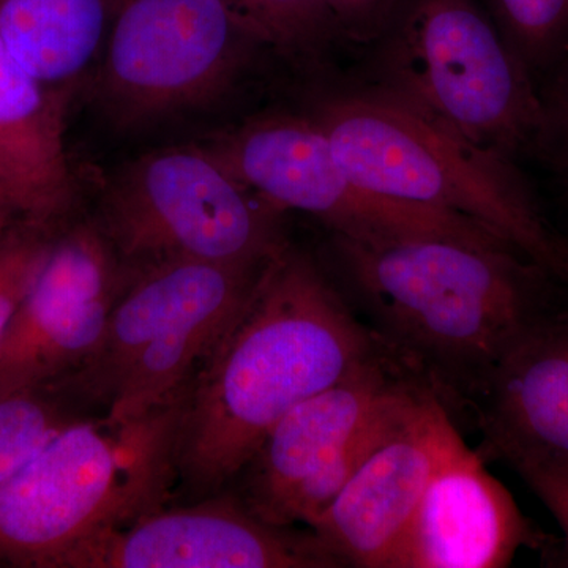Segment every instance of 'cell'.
Here are the masks:
<instances>
[{"mask_svg": "<svg viewBox=\"0 0 568 568\" xmlns=\"http://www.w3.org/2000/svg\"><path fill=\"white\" fill-rule=\"evenodd\" d=\"M384 351L316 264L284 245L183 395L174 485L192 500L224 491L290 410Z\"/></svg>", "mask_w": 568, "mask_h": 568, "instance_id": "cell-1", "label": "cell"}, {"mask_svg": "<svg viewBox=\"0 0 568 568\" xmlns=\"http://www.w3.org/2000/svg\"><path fill=\"white\" fill-rule=\"evenodd\" d=\"M336 244L373 334L448 414L474 413L504 355L549 312L544 284L552 276L504 242L407 235Z\"/></svg>", "mask_w": 568, "mask_h": 568, "instance_id": "cell-2", "label": "cell"}, {"mask_svg": "<svg viewBox=\"0 0 568 568\" xmlns=\"http://www.w3.org/2000/svg\"><path fill=\"white\" fill-rule=\"evenodd\" d=\"M316 121L358 185L480 224L560 283L567 239L548 226L507 160L394 97L335 100Z\"/></svg>", "mask_w": 568, "mask_h": 568, "instance_id": "cell-3", "label": "cell"}, {"mask_svg": "<svg viewBox=\"0 0 568 568\" xmlns=\"http://www.w3.org/2000/svg\"><path fill=\"white\" fill-rule=\"evenodd\" d=\"M181 402L140 422L71 425L0 484V562L59 568L71 549L164 506Z\"/></svg>", "mask_w": 568, "mask_h": 568, "instance_id": "cell-4", "label": "cell"}, {"mask_svg": "<svg viewBox=\"0 0 568 568\" xmlns=\"http://www.w3.org/2000/svg\"><path fill=\"white\" fill-rule=\"evenodd\" d=\"M264 267L173 260L130 271L102 342L63 381L93 413L118 424L170 409Z\"/></svg>", "mask_w": 568, "mask_h": 568, "instance_id": "cell-5", "label": "cell"}, {"mask_svg": "<svg viewBox=\"0 0 568 568\" xmlns=\"http://www.w3.org/2000/svg\"><path fill=\"white\" fill-rule=\"evenodd\" d=\"M390 97L510 160L544 141L526 63L470 0H418L390 52Z\"/></svg>", "mask_w": 568, "mask_h": 568, "instance_id": "cell-6", "label": "cell"}, {"mask_svg": "<svg viewBox=\"0 0 568 568\" xmlns=\"http://www.w3.org/2000/svg\"><path fill=\"white\" fill-rule=\"evenodd\" d=\"M278 213L207 148H173L126 168L95 223L129 271L173 260L260 267L286 245Z\"/></svg>", "mask_w": 568, "mask_h": 568, "instance_id": "cell-7", "label": "cell"}, {"mask_svg": "<svg viewBox=\"0 0 568 568\" xmlns=\"http://www.w3.org/2000/svg\"><path fill=\"white\" fill-rule=\"evenodd\" d=\"M425 390L384 351L290 410L235 478V496L267 525L308 526Z\"/></svg>", "mask_w": 568, "mask_h": 568, "instance_id": "cell-8", "label": "cell"}, {"mask_svg": "<svg viewBox=\"0 0 568 568\" xmlns=\"http://www.w3.org/2000/svg\"><path fill=\"white\" fill-rule=\"evenodd\" d=\"M264 40L233 0H119L100 85L123 123H149L212 100ZM265 41V40H264Z\"/></svg>", "mask_w": 568, "mask_h": 568, "instance_id": "cell-9", "label": "cell"}, {"mask_svg": "<svg viewBox=\"0 0 568 568\" xmlns=\"http://www.w3.org/2000/svg\"><path fill=\"white\" fill-rule=\"evenodd\" d=\"M207 149L276 211L308 213L327 224L336 239L455 235L500 241L462 216L379 196L358 185L336 159L316 119H263L224 134Z\"/></svg>", "mask_w": 568, "mask_h": 568, "instance_id": "cell-10", "label": "cell"}, {"mask_svg": "<svg viewBox=\"0 0 568 568\" xmlns=\"http://www.w3.org/2000/svg\"><path fill=\"white\" fill-rule=\"evenodd\" d=\"M129 275L99 224L61 227L0 342V394L78 372L102 342Z\"/></svg>", "mask_w": 568, "mask_h": 568, "instance_id": "cell-11", "label": "cell"}, {"mask_svg": "<svg viewBox=\"0 0 568 568\" xmlns=\"http://www.w3.org/2000/svg\"><path fill=\"white\" fill-rule=\"evenodd\" d=\"M310 532L254 517L234 493L153 508L71 549L59 568H335Z\"/></svg>", "mask_w": 568, "mask_h": 568, "instance_id": "cell-12", "label": "cell"}, {"mask_svg": "<svg viewBox=\"0 0 568 568\" xmlns=\"http://www.w3.org/2000/svg\"><path fill=\"white\" fill-rule=\"evenodd\" d=\"M458 435L443 403L422 392L310 530L342 567L390 568L437 463Z\"/></svg>", "mask_w": 568, "mask_h": 568, "instance_id": "cell-13", "label": "cell"}, {"mask_svg": "<svg viewBox=\"0 0 568 568\" xmlns=\"http://www.w3.org/2000/svg\"><path fill=\"white\" fill-rule=\"evenodd\" d=\"M536 534L480 454L455 437L437 463L390 568H500Z\"/></svg>", "mask_w": 568, "mask_h": 568, "instance_id": "cell-14", "label": "cell"}, {"mask_svg": "<svg viewBox=\"0 0 568 568\" xmlns=\"http://www.w3.org/2000/svg\"><path fill=\"white\" fill-rule=\"evenodd\" d=\"M474 413L489 457L568 466V312L549 310L518 336Z\"/></svg>", "mask_w": 568, "mask_h": 568, "instance_id": "cell-15", "label": "cell"}, {"mask_svg": "<svg viewBox=\"0 0 568 568\" xmlns=\"http://www.w3.org/2000/svg\"><path fill=\"white\" fill-rule=\"evenodd\" d=\"M0 190L18 213L61 223L74 185L63 138L62 102L0 37Z\"/></svg>", "mask_w": 568, "mask_h": 568, "instance_id": "cell-16", "label": "cell"}, {"mask_svg": "<svg viewBox=\"0 0 568 568\" xmlns=\"http://www.w3.org/2000/svg\"><path fill=\"white\" fill-rule=\"evenodd\" d=\"M118 6L119 0H0V37L58 93L95 59Z\"/></svg>", "mask_w": 568, "mask_h": 568, "instance_id": "cell-17", "label": "cell"}, {"mask_svg": "<svg viewBox=\"0 0 568 568\" xmlns=\"http://www.w3.org/2000/svg\"><path fill=\"white\" fill-rule=\"evenodd\" d=\"M95 416L63 379L0 394V484L71 425Z\"/></svg>", "mask_w": 568, "mask_h": 568, "instance_id": "cell-18", "label": "cell"}, {"mask_svg": "<svg viewBox=\"0 0 568 568\" xmlns=\"http://www.w3.org/2000/svg\"><path fill=\"white\" fill-rule=\"evenodd\" d=\"M61 223L17 216L0 227V342L43 267Z\"/></svg>", "mask_w": 568, "mask_h": 568, "instance_id": "cell-19", "label": "cell"}, {"mask_svg": "<svg viewBox=\"0 0 568 568\" xmlns=\"http://www.w3.org/2000/svg\"><path fill=\"white\" fill-rule=\"evenodd\" d=\"M511 48L523 61H540L568 31V0H495Z\"/></svg>", "mask_w": 568, "mask_h": 568, "instance_id": "cell-20", "label": "cell"}, {"mask_svg": "<svg viewBox=\"0 0 568 568\" xmlns=\"http://www.w3.org/2000/svg\"><path fill=\"white\" fill-rule=\"evenodd\" d=\"M265 41L290 50L315 43L328 24L320 0H233Z\"/></svg>", "mask_w": 568, "mask_h": 568, "instance_id": "cell-21", "label": "cell"}, {"mask_svg": "<svg viewBox=\"0 0 568 568\" xmlns=\"http://www.w3.org/2000/svg\"><path fill=\"white\" fill-rule=\"evenodd\" d=\"M508 466L514 467L515 473L551 511L562 529L568 549V466L530 459H521Z\"/></svg>", "mask_w": 568, "mask_h": 568, "instance_id": "cell-22", "label": "cell"}, {"mask_svg": "<svg viewBox=\"0 0 568 568\" xmlns=\"http://www.w3.org/2000/svg\"><path fill=\"white\" fill-rule=\"evenodd\" d=\"M328 21L336 22L351 36H369L386 13L390 0H320Z\"/></svg>", "mask_w": 568, "mask_h": 568, "instance_id": "cell-23", "label": "cell"}, {"mask_svg": "<svg viewBox=\"0 0 568 568\" xmlns=\"http://www.w3.org/2000/svg\"><path fill=\"white\" fill-rule=\"evenodd\" d=\"M17 216H20V213H18L17 209L13 207V204L6 196L0 194V226L11 222Z\"/></svg>", "mask_w": 568, "mask_h": 568, "instance_id": "cell-24", "label": "cell"}, {"mask_svg": "<svg viewBox=\"0 0 568 568\" xmlns=\"http://www.w3.org/2000/svg\"><path fill=\"white\" fill-rule=\"evenodd\" d=\"M567 256H566V265H564V275H562V284H566L568 286V245H567Z\"/></svg>", "mask_w": 568, "mask_h": 568, "instance_id": "cell-25", "label": "cell"}, {"mask_svg": "<svg viewBox=\"0 0 568 568\" xmlns=\"http://www.w3.org/2000/svg\"><path fill=\"white\" fill-rule=\"evenodd\" d=\"M567 134H568V103H567Z\"/></svg>", "mask_w": 568, "mask_h": 568, "instance_id": "cell-26", "label": "cell"}, {"mask_svg": "<svg viewBox=\"0 0 568 568\" xmlns=\"http://www.w3.org/2000/svg\"><path fill=\"white\" fill-rule=\"evenodd\" d=\"M0 194H2V196H6V194L2 193V190H0Z\"/></svg>", "mask_w": 568, "mask_h": 568, "instance_id": "cell-27", "label": "cell"}]
</instances>
